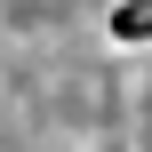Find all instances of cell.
Returning a JSON list of instances; mask_svg holds the SVG:
<instances>
[{
  "label": "cell",
  "instance_id": "obj_1",
  "mask_svg": "<svg viewBox=\"0 0 152 152\" xmlns=\"http://www.w3.org/2000/svg\"><path fill=\"white\" fill-rule=\"evenodd\" d=\"M136 120H144V152H152V40H144V80H136Z\"/></svg>",
  "mask_w": 152,
  "mask_h": 152
}]
</instances>
